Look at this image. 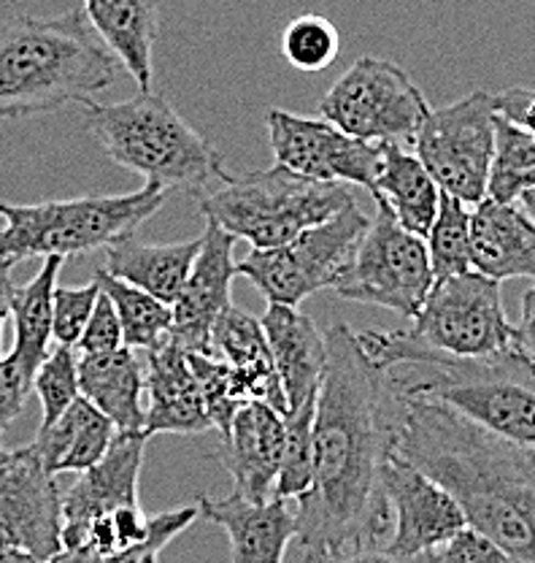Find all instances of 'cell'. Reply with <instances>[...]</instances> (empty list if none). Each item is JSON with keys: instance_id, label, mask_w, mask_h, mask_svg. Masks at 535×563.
I'll return each instance as SVG.
<instances>
[{"instance_id": "cell-1", "label": "cell", "mask_w": 535, "mask_h": 563, "mask_svg": "<svg viewBox=\"0 0 535 563\" xmlns=\"http://www.w3.org/2000/svg\"><path fill=\"white\" fill-rule=\"evenodd\" d=\"M327 372L314 418V479L296 498L298 563L384 548L392 515L381 468L392 455L395 390L346 322L325 331Z\"/></svg>"}, {"instance_id": "cell-2", "label": "cell", "mask_w": 535, "mask_h": 563, "mask_svg": "<svg viewBox=\"0 0 535 563\" xmlns=\"http://www.w3.org/2000/svg\"><path fill=\"white\" fill-rule=\"evenodd\" d=\"M392 455L444 485L468 526L514 563H535V450L431 398L395 393Z\"/></svg>"}, {"instance_id": "cell-3", "label": "cell", "mask_w": 535, "mask_h": 563, "mask_svg": "<svg viewBox=\"0 0 535 563\" xmlns=\"http://www.w3.org/2000/svg\"><path fill=\"white\" fill-rule=\"evenodd\" d=\"M122 63L92 31L85 9L0 20V122L92 101Z\"/></svg>"}, {"instance_id": "cell-4", "label": "cell", "mask_w": 535, "mask_h": 563, "mask_svg": "<svg viewBox=\"0 0 535 563\" xmlns=\"http://www.w3.org/2000/svg\"><path fill=\"white\" fill-rule=\"evenodd\" d=\"M360 347L381 372L444 368L490 361L514 347L501 282L479 272L435 282L422 312L403 331H363Z\"/></svg>"}, {"instance_id": "cell-5", "label": "cell", "mask_w": 535, "mask_h": 563, "mask_svg": "<svg viewBox=\"0 0 535 563\" xmlns=\"http://www.w3.org/2000/svg\"><path fill=\"white\" fill-rule=\"evenodd\" d=\"M85 128L103 155L144 181L203 196L225 176V161L166 96L138 92L120 103L85 101Z\"/></svg>"}, {"instance_id": "cell-6", "label": "cell", "mask_w": 535, "mask_h": 563, "mask_svg": "<svg viewBox=\"0 0 535 563\" xmlns=\"http://www.w3.org/2000/svg\"><path fill=\"white\" fill-rule=\"evenodd\" d=\"M355 203L349 185L316 181L287 168L231 174L198 196L205 220H214L252 250H274L301 236L309 228L331 220Z\"/></svg>"}, {"instance_id": "cell-7", "label": "cell", "mask_w": 535, "mask_h": 563, "mask_svg": "<svg viewBox=\"0 0 535 563\" xmlns=\"http://www.w3.org/2000/svg\"><path fill=\"white\" fill-rule=\"evenodd\" d=\"M166 187L144 181L127 196H81L31 207L0 203V261L70 257L135 236L168 201Z\"/></svg>"}, {"instance_id": "cell-8", "label": "cell", "mask_w": 535, "mask_h": 563, "mask_svg": "<svg viewBox=\"0 0 535 563\" xmlns=\"http://www.w3.org/2000/svg\"><path fill=\"white\" fill-rule=\"evenodd\" d=\"M401 396L431 398L457 409L476 426L535 450V368L514 350L490 361L444 368L387 372Z\"/></svg>"}, {"instance_id": "cell-9", "label": "cell", "mask_w": 535, "mask_h": 563, "mask_svg": "<svg viewBox=\"0 0 535 563\" xmlns=\"http://www.w3.org/2000/svg\"><path fill=\"white\" fill-rule=\"evenodd\" d=\"M368 228L370 220L355 201L292 242L252 250L235 272L249 279L268 303L298 309L314 292L335 287Z\"/></svg>"}, {"instance_id": "cell-10", "label": "cell", "mask_w": 535, "mask_h": 563, "mask_svg": "<svg viewBox=\"0 0 535 563\" xmlns=\"http://www.w3.org/2000/svg\"><path fill=\"white\" fill-rule=\"evenodd\" d=\"M435 285L425 239L409 233L384 201H376V220L357 244L333 290L341 298L381 307L409 320L425 307Z\"/></svg>"}, {"instance_id": "cell-11", "label": "cell", "mask_w": 535, "mask_h": 563, "mask_svg": "<svg viewBox=\"0 0 535 563\" xmlns=\"http://www.w3.org/2000/svg\"><path fill=\"white\" fill-rule=\"evenodd\" d=\"M322 120L368 144L414 146L431 103L398 63L360 57L320 101Z\"/></svg>"}, {"instance_id": "cell-12", "label": "cell", "mask_w": 535, "mask_h": 563, "mask_svg": "<svg viewBox=\"0 0 535 563\" xmlns=\"http://www.w3.org/2000/svg\"><path fill=\"white\" fill-rule=\"evenodd\" d=\"M414 155L441 192L466 207H479L487 198L495 155V106L490 92L476 90L460 101L433 109L414 141Z\"/></svg>"}, {"instance_id": "cell-13", "label": "cell", "mask_w": 535, "mask_h": 563, "mask_svg": "<svg viewBox=\"0 0 535 563\" xmlns=\"http://www.w3.org/2000/svg\"><path fill=\"white\" fill-rule=\"evenodd\" d=\"M266 128L276 166L316 181L360 185L374 192L381 172V144H368L333 122L298 117L285 109H268Z\"/></svg>"}, {"instance_id": "cell-14", "label": "cell", "mask_w": 535, "mask_h": 563, "mask_svg": "<svg viewBox=\"0 0 535 563\" xmlns=\"http://www.w3.org/2000/svg\"><path fill=\"white\" fill-rule=\"evenodd\" d=\"M201 518L196 504L146 515L141 504L63 526V550L49 563H157V555Z\"/></svg>"}, {"instance_id": "cell-15", "label": "cell", "mask_w": 535, "mask_h": 563, "mask_svg": "<svg viewBox=\"0 0 535 563\" xmlns=\"http://www.w3.org/2000/svg\"><path fill=\"white\" fill-rule=\"evenodd\" d=\"M0 539L16 544L41 563L63 550V493L57 474L35 450H14L0 466Z\"/></svg>"}, {"instance_id": "cell-16", "label": "cell", "mask_w": 535, "mask_h": 563, "mask_svg": "<svg viewBox=\"0 0 535 563\" xmlns=\"http://www.w3.org/2000/svg\"><path fill=\"white\" fill-rule=\"evenodd\" d=\"M381 488L392 515L387 550L401 559H416L468 526L457 498L403 457H387L381 468Z\"/></svg>"}, {"instance_id": "cell-17", "label": "cell", "mask_w": 535, "mask_h": 563, "mask_svg": "<svg viewBox=\"0 0 535 563\" xmlns=\"http://www.w3.org/2000/svg\"><path fill=\"white\" fill-rule=\"evenodd\" d=\"M201 239L203 244L196 266H192L190 277H187L174 303V328L168 333L187 352L209 350L211 328L225 309L233 307L231 287L235 274H238L235 272L238 261L233 257L238 239L233 233L216 225L214 220H205Z\"/></svg>"}, {"instance_id": "cell-18", "label": "cell", "mask_w": 535, "mask_h": 563, "mask_svg": "<svg viewBox=\"0 0 535 563\" xmlns=\"http://www.w3.org/2000/svg\"><path fill=\"white\" fill-rule=\"evenodd\" d=\"M285 415L263 401H249L235 412L231 433L220 442V463L233 477V493L246 501H270L281 457H285Z\"/></svg>"}, {"instance_id": "cell-19", "label": "cell", "mask_w": 535, "mask_h": 563, "mask_svg": "<svg viewBox=\"0 0 535 563\" xmlns=\"http://www.w3.org/2000/svg\"><path fill=\"white\" fill-rule=\"evenodd\" d=\"M196 507L203 520L220 526L231 539L233 563H285L290 542L296 539V512L285 498L246 501L238 493L225 498L196 496Z\"/></svg>"}, {"instance_id": "cell-20", "label": "cell", "mask_w": 535, "mask_h": 563, "mask_svg": "<svg viewBox=\"0 0 535 563\" xmlns=\"http://www.w3.org/2000/svg\"><path fill=\"white\" fill-rule=\"evenodd\" d=\"M146 409L144 433H203L211 431V418L205 412V401L196 372L190 366L187 350L176 339L166 336L157 347L146 350Z\"/></svg>"}, {"instance_id": "cell-21", "label": "cell", "mask_w": 535, "mask_h": 563, "mask_svg": "<svg viewBox=\"0 0 535 563\" xmlns=\"http://www.w3.org/2000/svg\"><path fill=\"white\" fill-rule=\"evenodd\" d=\"M260 322L285 387L287 415L316 407L327 372L325 333H320L309 314L281 303H268Z\"/></svg>"}, {"instance_id": "cell-22", "label": "cell", "mask_w": 535, "mask_h": 563, "mask_svg": "<svg viewBox=\"0 0 535 563\" xmlns=\"http://www.w3.org/2000/svg\"><path fill=\"white\" fill-rule=\"evenodd\" d=\"M220 357L233 374L238 396L249 401H263L274 407L279 415H287L285 387H281L279 368H276L274 352H270L266 328L257 317L241 309H225L220 320L211 328L209 350Z\"/></svg>"}, {"instance_id": "cell-23", "label": "cell", "mask_w": 535, "mask_h": 563, "mask_svg": "<svg viewBox=\"0 0 535 563\" xmlns=\"http://www.w3.org/2000/svg\"><path fill=\"white\" fill-rule=\"evenodd\" d=\"M146 442L144 433H116L103 461L81 472L63 496V526H85L114 509L135 507Z\"/></svg>"}, {"instance_id": "cell-24", "label": "cell", "mask_w": 535, "mask_h": 563, "mask_svg": "<svg viewBox=\"0 0 535 563\" xmlns=\"http://www.w3.org/2000/svg\"><path fill=\"white\" fill-rule=\"evenodd\" d=\"M470 266L495 282L535 285V222L516 203L484 198L470 211Z\"/></svg>"}, {"instance_id": "cell-25", "label": "cell", "mask_w": 535, "mask_h": 563, "mask_svg": "<svg viewBox=\"0 0 535 563\" xmlns=\"http://www.w3.org/2000/svg\"><path fill=\"white\" fill-rule=\"evenodd\" d=\"M81 9L92 31L138 81V92H152L160 0H85Z\"/></svg>"}, {"instance_id": "cell-26", "label": "cell", "mask_w": 535, "mask_h": 563, "mask_svg": "<svg viewBox=\"0 0 535 563\" xmlns=\"http://www.w3.org/2000/svg\"><path fill=\"white\" fill-rule=\"evenodd\" d=\"M81 396L114 422L116 433H144L146 372L131 347L79 357ZM146 437V433H144ZM149 439V437H146Z\"/></svg>"}, {"instance_id": "cell-27", "label": "cell", "mask_w": 535, "mask_h": 563, "mask_svg": "<svg viewBox=\"0 0 535 563\" xmlns=\"http://www.w3.org/2000/svg\"><path fill=\"white\" fill-rule=\"evenodd\" d=\"M114 439V422L79 396L52 426L38 428L31 448L52 474H81L103 461Z\"/></svg>"}, {"instance_id": "cell-28", "label": "cell", "mask_w": 535, "mask_h": 563, "mask_svg": "<svg viewBox=\"0 0 535 563\" xmlns=\"http://www.w3.org/2000/svg\"><path fill=\"white\" fill-rule=\"evenodd\" d=\"M201 244L203 239L176 244H144L135 236H127L122 242L105 246L103 268L111 277L131 282V285L174 307L192 266H196Z\"/></svg>"}, {"instance_id": "cell-29", "label": "cell", "mask_w": 535, "mask_h": 563, "mask_svg": "<svg viewBox=\"0 0 535 563\" xmlns=\"http://www.w3.org/2000/svg\"><path fill=\"white\" fill-rule=\"evenodd\" d=\"M374 201H384L409 233L425 239L441 207V187L414 152L401 144H381V172L376 176Z\"/></svg>"}, {"instance_id": "cell-30", "label": "cell", "mask_w": 535, "mask_h": 563, "mask_svg": "<svg viewBox=\"0 0 535 563\" xmlns=\"http://www.w3.org/2000/svg\"><path fill=\"white\" fill-rule=\"evenodd\" d=\"M66 257H46L38 274L27 285L11 290V320H14V350L9 352L27 372H38L41 363L49 355L52 342V309H55V290L60 279Z\"/></svg>"}, {"instance_id": "cell-31", "label": "cell", "mask_w": 535, "mask_h": 563, "mask_svg": "<svg viewBox=\"0 0 535 563\" xmlns=\"http://www.w3.org/2000/svg\"><path fill=\"white\" fill-rule=\"evenodd\" d=\"M92 279L101 285V290L114 303L122 336H125V347L146 352L157 347L168 336L170 328H174V307L131 285V282L111 277L103 266H96Z\"/></svg>"}, {"instance_id": "cell-32", "label": "cell", "mask_w": 535, "mask_h": 563, "mask_svg": "<svg viewBox=\"0 0 535 563\" xmlns=\"http://www.w3.org/2000/svg\"><path fill=\"white\" fill-rule=\"evenodd\" d=\"M533 187L535 139L495 114V155L487 179V198L498 203H516Z\"/></svg>"}, {"instance_id": "cell-33", "label": "cell", "mask_w": 535, "mask_h": 563, "mask_svg": "<svg viewBox=\"0 0 535 563\" xmlns=\"http://www.w3.org/2000/svg\"><path fill=\"white\" fill-rule=\"evenodd\" d=\"M427 252L435 282L473 272L470 266V211L462 201L441 192V207L427 233Z\"/></svg>"}, {"instance_id": "cell-34", "label": "cell", "mask_w": 535, "mask_h": 563, "mask_svg": "<svg viewBox=\"0 0 535 563\" xmlns=\"http://www.w3.org/2000/svg\"><path fill=\"white\" fill-rule=\"evenodd\" d=\"M314 418L316 407L285 415L287 444L274 488V496L285 498V501L287 498H301L314 479Z\"/></svg>"}, {"instance_id": "cell-35", "label": "cell", "mask_w": 535, "mask_h": 563, "mask_svg": "<svg viewBox=\"0 0 535 563\" xmlns=\"http://www.w3.org/2000/svg\"><path fill=\"white\" fill-rule=\"evenodd\" d=\"M338 31L320 14L296 16L281 33V57L298 70H325L338 57Z\"/></svg>"}, {"instance_id": "cell-36", "label": "cell", "mask_w": 535, "mask_h": 563, "mask_svg": "<svg viewBox=\"0 0 535 563\" xmlns=\"http://www.w3.org/2000/svg\"><path fill=\"white\" fill-rule=\"evenodd\" d=\"M33 393L41 401V426H52L63 412L81 396L79 387V357L74 347L57 344L49 350L46 361L41 363L33 377Z\"/></svg>"}, {"instance_id": "cell-37", "label": "cell", "mask_w": 535, "mask_h": 563, "mask_svg": "<svg viewBox=\"0 0 535 563\" xmlns=\"http://www.w3.org/2000/svg\"><path fill=\"white\" fill-rule=\"evenodd\" d=\"M187 357H190V366L196 372L198 385H201L211 426L220 431V439H225L231 433L235 412L246 404L235 390L231 368L211 352H187Z\"/></svg>"}, {"instance_id": "cell-38", "label": "cell", "mask_w": 535, "mask_h": 563, "mask_svg": "<svg viewBox=\"0 0 535 563\" xmlns=\"http://www.w3.org/2000/svg\"><path fill=\"white\" fill-rule=\"evenodd\" d=\"M101 285L96 279L85 287H57L52 309V339L63 347H79L85 328L96 312Z\"/></svg>"}, {"instance_id": "cell-39", "label": "cell", "mask_w": 535, "mask_h": 563, "mask_svg": "<svg viewBox=\"0 0 535 563\" xmlns=\"http://www.w3.org/2000/svg\"><path fill=\"white\" fill-rule=\"evenodd\" d=\"M414 563H514L484 533L466 526L438 548L416 555Z\"/></svg>"}, {"instance_id": "cell-40", "label": "cell", "mask_w": 535, "mask_h": 563, "mask_svg": "<svg viewBox=\"0 0 535 563\" xmlns=\"http://www.w3.org/2000/svg\"><path fill=\"white\" fill-rule=\"evenodd\" d=\"M33 393V374L25 366L5 355L0 361V439L11 422L25 412V404Z\"/></svg>"}, {"instance_id": "cell-41", "label": "cell", "mask_w": 535, "mask_h": 563, "mask_svg": "<svg viewBox=\"0 0 535 563\" xmlns=\"http://www.w3.org/2000/svg\"><path fill=\"white\" fill-rule=\"evenodd\" d=\"M125 347V336H122L120 317H116L114 303L111 298L101 290L96 303V312H92L90 322L85 328V336H81L79 350L81 355H103V352H114Z\"/></svg>"}, {"instance_id": "cell-42", "label": "cell", "mask_w": 535, "mask_h": 563, "mask_svg": "<svg viewBox=\"0 0 535 563\" xmlns=\"http://www.w3.org/2000/svg\"><path fill=\"white\" fill-rule=\"evenodd\" d=\"M492 106H495V114L503 120L514 122L516 128H522L525 133H531L535 139V92L525 90V87H511V90L498 92L492 96Z\"/></svg>"}, {"instance_id": "cell-43", "label": "cell", "mask_w": 535, "mask_h": 563, "mask_svg": "<svg viewBox=\"0 0 535 563\" xmlns=\"http://www.w3.org/2000/svg\"><path fill=\"white\" fill-rule=\"evenodd\" d=\"M511 350L535 368V285L527 287L522 296V317L514 325V347Z\"/></svg>"}, {"instance_id": "cell-44", "label": "cell", "mask_w": 535, "mask_h": 563, "mask_svg": "<svg viewBox=\"0 0 535 563\" xmlns=\"http://www.w3.org/2000/svg\"><path fill=\"white\" fill-rule=\"evenodd\" d=\"M322 563H414V559H401V555L390 553L384 548H363L344 555H335V559H327Z\"/></svg>"}, {"instance_id": "cell-45", "label": "cell", "mask_w": 535, "mask_h": 563, "mask_svg": "<svg viewBox=\"0 0 535 563\" xmlns=\"http://www.w3.org/2000/svg\"><path fill=\"white\" fill-rule=\"evenodd\" d=\"M11 290H14V282L5 274L0 277V361H3V328L11 317Z\"/></svg>"}, {"instance_id": "cell-46", "label": "cell", "mask_w": 535, "mask_h": 563, "mask_svg": "<svg viewBox=\"0 0 535 563\" xmlns=\"http://www.w3.org/2000/svg\"><path fill=\"white\" fill-rule=\"evenodd\" d=\"M0 563H41V561L33 559V555L25 553V550L16 548V544L0 539Z\"/></svg>"}, {"instance_id": "cell-47", "label": "cell", "mask_w": 535, "mask_h": 563, "mask_svg": "<svg viewBox=\"0 0 535 563\" xmlns=\"http://www.w3.org/2000/svg\"><path fill=\"white\" fill-rule=\"evenodd\" d=\"M520 209L525 211V214L531 217V220L535 222V187H533V190H527L525 196L520 198Z\"/></svg>"}, {"instance_id": "cell-48", "label": "cell", "mask_w": 535, "mask_h": 563, "mask_svg": "<svg viewBox=\"0 0 535 563\" xmlns=\"http://www.w3.org/2000/svg\"><path fill=\"white\" fill-rule=\"evenodd\" d=\"M11 266H14V261H0V277H5L11 272Z\"/></svg>"}, {"instance_id": "cell-49", "label": "cell", "mask_w": 535, "mask_h": 563, "mask_svg": "<svg viewBox=\"0 0 535 563\" xmlns=\"http://www.w3.org/2000/svg\"><path fill=\"white\" fill-rule=\"evenodd\" d=\"M9 455H11V453H9V450H3V448H0V466H3V463H5V461H9Z\"/></svg>"}]
</instances>
